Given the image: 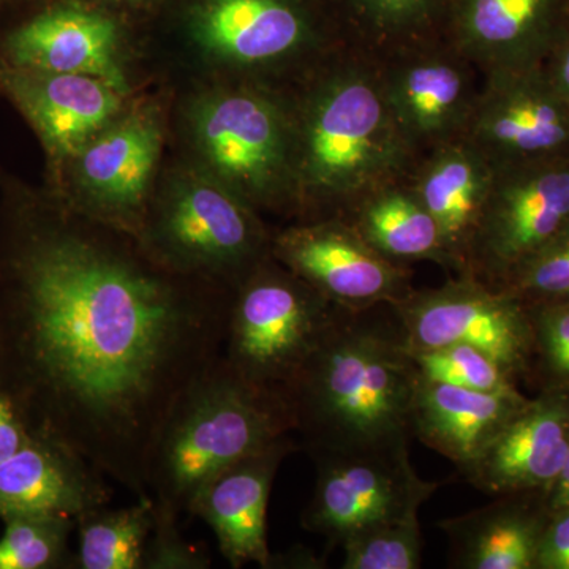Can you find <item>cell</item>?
Segmentation results:
<instances>
[{
	"label": "cell",
	"instance_id": "74e56055",
	"mask_svg": "<svg viewBox=\"0 0 569 569\" xmlns=\"http://www.w3.org/2000/svg\"><path fill=\"white\" fill-rule=\"evenodd\" d=\"M550 509L569 507V448L559 477L549 490Z\"/></svg>",
	"mask_w": 569,
	"mask_h": 569
},
{
	"label": "cell",
	"instance_id": "8d00e7d4",
	"mask_svg": "<svg viewBox=\"0 0 569 569\" xmlns=\"http://www.w3.org/2000/svg\"><path fill=\"white\" fill-rule=\"evenodd\" d=\"M325 560L317 557L316 553L310 552L306 548H293L282 556H272L269 560V567L271 568H305V569H320L325 568Z\"/></svg>",
	"mask_w": 569,
	"mask_h": 569
},
{
	"label": "cell",
	"instance_id": "ac0fdd59",
	"mask_svg": "<svg viewBox=\"0 0 569 569\" xmlns=\"http://www.w3.org/2000/svg\"><path fill=\"white\" fill-rule=\"evenodd\" d=\"M298 449L284 436L224 468L194 493L187 512L204 520L231 568L254 563L268 569V505L284 458Z\"/></svg>",
	"mask_w": 569,
	"mask_h": 569
},
{
	"label": "cell",
	"instance_id": "9c48e42d",
	"mask_svg": "<svg viewBox=\"0 0 569 569\" xmlns=\"http://www.w3.org/2000/svg\"><path fill=\"white\" fill-rule=\"evenodd\" d=\"M391 307L408 350L468 346L500 362L516 380H530L533 329L529 309L470 274L437 288H413Z\"/></svg>",
	"mask_w": 569,
	"mask_h": 569
},
{
	"label": "cell",
	"instance_id": "3957f363",
	"mask_svg": "<svg viewBox=\"0 0 569 569\" xmlns=\"http://www.w3.org/2000/svg\"><path fill=\"white\" fill-rule=\"evenodd\" d=\"M340 310L282 389L310 456L410 443L419 372L399 323Z\"/></svg>",
	"mask_w": 569,
	"mask_h": 569
},
{
	"label": "cell",
	"instance_id": "d6a6232c",
	"mask_svg": "<svg viewBox=\"0 0 569 569\" xmlns=\"http://www.w3.org/2000/svg\"><path fill=\"white\" fill-rule=\"evenodd\" d=\"M156 509V522L141 569H208L211 568V557L208 549L187 541L179 530L178 516Z\"/></svg>",
	"mask_w": 569,
	"mask_h": 569
},
{
	"label": "cell",
	"instance_id": "e575fe53",
	"mask_svg": "<svg viewBox=\"0 0 569 569\" xmlns=\"http://www.w3.org/2000/svg\"><path fill=\"white\" fill-rule=\"evenodd\" d=\"M29 437L31 433L28 427L21 421L7 396L0 391V462L20 451Z\"/></svg>",
	"mask_w": 569,
	"mask_h": 569
},
{
	"label": "cell",
	"instance_id": "836d02e7",
	"mask_svg": "<svg viewBox=\"0 0 569 569\" xmlns=\"http://www.w3.org/2000/svg\"><path fill=\"white\" fill-rule=\"evenodd\" d=\"M535 569H569V507L550 511Z\"/></svg>",
	"mask_w": 569,
	"mask_h": 569
},
{
	"label": "cell",
	"instance_id": "d590c367",
	"mask_svg": "<svg viewBox=\"0 0 569 569\" xmlns=\"http://www.w3.org/2000/svg\"><path fill=\"white\" fill-rule=\"evenodd\" d=\"M541 69L553 91L569 107V24L550 48Z\"/></svg>",
	"mask_w": 569,
	"mask_h": 569
},
{
	"label": "cell",
	"instance_id": "4fadbf2b",
	"mask_svg": "<svg viewBox=\"0 0 569 569\" xmlns=\"http://www.w3.org/2000/svg\"><path fill=\"white\" fill-rule=\"evenodd\" d=\"M271 254L347 312L392 306L413 291L410 266L378 254L342 217L284 228L272 234Z\"/></svg>",
	"mask_w": 569,
	"mask_h": 569
},
{
	"label": "cell",
	"instance_id": "f546056e",
	"mask_svg": "<svg viewBox=\"0 0 569 569\" xmlns=\"http://www.w3.org/2000/svg\"><path fill=\"white\" fill-rule=\"evenodd\" d=\"M0 538V569H48L70 567V518H14L6 520ZM74 568V563H73Z\"/></svg>",
	"mask_w": 569,
	"mask_h": 569
},
{
	"label": "cell",
	"instance_id": "ffe728a7",
	"mask_svg": "<svg viewBox=\"0 0 569 569\" xmlns=\"http://www.w3.org/2000/svg\"><path fill=\"white\" fill-rule=\"evenodd\" d=\"M111 490L102 471L78 452L31 436L0 462V518H70L107 507Z\"/></svg>",
	"mask_w": 569,
	"mask_h": 569
},
{
	"label": "cell",
	"instance_id": "7a4b0ae2",
	"mask_svg": "<svg viewBox=\"0 0 569 569\" xmlns=\"http://www.w3.org/2000/svg\"><path fill=\"white\" fill-rule=\"evenodd\" d=\"M283 92L293 126L299 222L343 216L362 194L410 173L417 162L388 110L372 56L347 44Z\"/></svg>",
	"mask_w": 569,
	"mask_h": 569
},
{
	"label": "cell",
	"instance_id": "cb8c5ba5",
	"mask_svg": "<svg viewBox=\"0 0 569 569\" xmlns=\"http://www.w3.org/2000/svg\"><path fill=\"white\" fill-rule=\"evenodd\" d=\"M516 392H482L419 376L411 432L463 470L529 402Z\"/></svg>",
	"mask_w": 569,
	"mask_h": 569
},
{
	"label": "cell",
	"instance_id": "9a60e30c",
	"mask_svg": "<svg viewBox=\"0 0 569 569\" xmlns=\"http://www.w3.org/2000/svg\"><path fill=\"white\" fill-rule=\"evenodd\" d=\"M160 148L162 129L151 110L114 119L92 138L74 157L82 216L137 236Z\"/></svg>",
	"mask_w": 569,
	"mask_h": 569
},
{
	"label": "cell",
	"instance_id": "e0dca14e",
	"mask_svg": "<svg viewBox=\"0 0 569 569\" xmlns=\"http://www.w3.org/2000/svg\"><path fill=\"white\" fill-rule=\"evenodd\" d=\"M569 448V392L542 389L462 475L490 497L548 492Z\"/></svg>",
	"mask_w": 569,
	"mask_h": 569
},
{
	"label": "cell",
	"instance_id": "1f68e13d",
	"mask_svg": "<svg viewBox=\"0 0 569 569\" xmlns=\"http://www.w3.org/2000/svg\"><path fill=\"white\" fill-rule=\"evenodd\" d=\"M527 309L533 329L530 380L539 391L569 392V302Z\"/></svg>",
	"mask_w": 569,
	"mask_h": 569
},
{
	"label": "cell",
	"instance_id": "52a82bcc",
	"mask_svg": "<svg viewBox=\"0 0 569 569\" xmlns=\"http://www.w3.org/2000/svg\"><path fill=\"white\" fill-rule=\"evenodd\" d=\"M340 310L271 254L234 288L224 361L250 383L282 395Z\"/></svg>",
	"mask_w": 569,
	"mask_h": 569
},
{
	"label": "cell",
	"instance_id": "4dcf8cb0",
	"mask_svg": "<svg viewBox=\"0 0 569 569\" xmlns=\"http://www.w3.org/2000/svg\"><path fill=\"white\" fill-rule=\"evenodd\" d=\"M500 290L526 307L569 302V227L520 266Z\"/></svg>",
	"mask_w": 569,
	"mask_h": 569
},
{
	"label": "cell",
	"instance_id": "5bb4252c",
	"mask_svg": "<svg viewBox=\"0 0 569 569\" xmlns=\"http://www.w3.org/2000/svg\"><path fill=\"white\" fill-rule=\"evenodd\" d=\"M466 137L496 170L569 156V107L541 67L482 74Z\"/></svg>",
	"mask_w": 569,
	"mask_h": 569
},
{
	"label": "cell",
	"instance_id": "7c38bea8",
	"mask_svg": "<svg viewBox=\"0 0 569 569\" xmlns=\"http://www.w3.org/2000/svg\"><path fill=\"white\" fill-rule=\"evenodd\" d=\"M377 63L388 110L418 156L466 137L482 74L451 41L408 48Z\"/></svg>",
	"mask_w": 569,
	"mask_h": 569
},
{
	"label": "cell",
	"instance_id": "2e32d148",
	"mask_svg": "<svg viewBox=\"0 0 569 569\" xmlns=\"http://www.w3.org/2000/svg\"><path fill=\"white\" fill-rule=\"evenodd\" d=\"M569 24V0H455L445 39L481 74L538 69Z\"/></svg>",
	"mask_w": 569,
	"mask_h": 569
},
{
	"label": "cell",
	"instance_id": "44dd1931",
	"mask_svg": "<svg viewBox=\"0 0 569 569\" xmlns=\"http://www.w3.org/2000/svg\"><path fill=\"white\" fill-rule=\"evenodd\" d=\"M11 66L54 73L88 74L127 92L114 21L74 3L51 7L7 39Z\"/></svg>",
	"mask_w": 569,
	"mask_h": 569
},
{
	"label": "cell",
	"instance_id": "ba28073f",
	"mask_svg": "<svg viewBox=\"0 0 569 569\" xmlns=\"http://www.w3.org/2000/svg\"><path fill=\"white\" fill-rule=\"evenodd\" d=\"M194 37L217 62L280 91L347 47L325 0H208Z\"/></svg>",
	"mask_w": 569,
	"mask_h": 569
},
{
	"label": "cell",
	"instance_id": "8fae6325",
	"mask_svg": "<svg viewBox=\"0 0 569 569\" xmlns=\"http://www.w3.org/2000/svg\"><path fill=\"white\" fill-rule=\"evenodd\" d=\"M317 482L302 512L306 530L332 546L359 531L419 511L438 482L419 478L408 445L313 456Z\"/></svg>",
	"mask_w": 569,
	"mask_h": 569
},
{
	"label": "cell",
	"instance_id": "30bf717a",
	"mask_svg": "<svg viewBox=\"0 0 569 569\" xmlns=\"http://www.w3.org/2000/svg\"><path fill=\"white\" fill-rule=\"evenodd\" d=\"M569 227V156L497 168L466 274L500 288Z\"/></svg>",
	"mask_w": 569,
	"mask_h": 569
},
{
	"label": "cell",
	"instance_id": "8992f818",
	"mask_svg": "<svg viewBox=\"0 0 569 569\" xmlns=\"http://www.w3.org/2000/svg\"><path fill=\"white\" fill-rule=\"evenodd\" d=\"M137 238L167 268L231 290L271 257L272 234L258 211L211 174L171 183Z\"/></svg>",
	"mask_w": 569,
	"mask_h": 569
},
{
	"label": "cell",
	"instance_id": "6da1fadb",
	"mask_svg": "<svg viewBox=\"0 0 569 569\" xmlns=\"http://www.w3.org/2000/svg\"><path fill=\"white\" fill-rule=\"evenodd\" d=\"M0 389L31 436L149 500L146 468L179 397L223 353L233 291L159 263L130 231L54 216L7 263Z\"/></svg>",
	"mask_w": 569,
	"mask_h": 569
},
{
	"label": "cell",
	"instance_id": "d4e9b609",
	"mask_svg": "<svg viewBox=\"0 0 569 569\" xmlns=\"http://www.w3.org/2000/svg\"><path fill=\"white\" fill-rule=\"evenodd\" d=\"M340 217L391 263L429 261L451 272L436 220L415 192L408 174L373 187Z\"/></svg>",
	"mask_w": 569,
	"mask_h": 569
},
{
	"label": "cell",
	"instance_id": "277c9868",
	"mask_svg": "<svg viewBox=\"0 0 569 569\" xmlns=\"http://www.w3.org/2000/svg\"><path fill=\"white\" fill-rule=\"evenodd\" d=\"M291 432L283 396L250 383L220 356L164 419L146 468L149 500L179 518L209 479Z\"/></svg>",
	"mask_w": 569,
	"mask_h": 569
},
{
	"label": "cell",
	"instance_id": "5b68a950",
	"mask_svg": "<svg viewBox=\"0 0 569 569\" xmlns=\"http://www.w3.org/2000/svg\"><path fill=\"white\" fill-rule=\"evenodd\" d=\"M190 129L209 174L254 211L298 216L293 126L280 89L241 81L194 103Z\"/></svg>",
	"mask_w": 569,
	"mask_h": 569
},
{
	"label": "cell",
	"instance_id": "603a6c76",
	"mask_svg": "<svg viewBox=\"0 0 569 569\" xmlns=\"http://www.w3.org/2000/svg\"><path fill=\"white\" fill-rule=\"evenodd\" d=\"M548 492L496 496L485 507L438 522L456 569H535L550 518Z\"/></svg>",
	"mask_w": 569,
	"mask_h": 569
},
{
	"label": "cell",
	"instance_id": "d6986e66",
	"mask_svg": "<svg viewBox=\"0 0 569 569\" xmlns=\"http://www.w3.org/2000/svg\"><path fill=\"white\" fill-rule=\"evenodd\" d=\"M0 88L29 119L48 151L74 159L121 111L122 93L99 78L21 67L0 69Z\"/></svg>",
	"mask_w": 569,
	"mask_h": 569
},
{
	"label": "cell",
	"instance_id": "7402d4cb",
	"mask_svg": "<svg viewBox=\"0 0 569 569\" xmlns=\"http://www.w3.org/2000/svg\"><path fill=\"white\" fill-rule=\"evenodd\" d=\"M496 168L467 137L418 157L408 181L436 220L455 276L466 274L468 252L488 203Z\"/></svg>",
	"mask_w": 569,
	"mask_h": 569
},
{
	"label": "cell",
	"instance_id": "4316f807",
	"mask_svg": "<svg viewBox=\"0 0 569 569\" xmlns=\"http://www.w3.org/2000/svg\"><path fill=\"white\" fill-rule=\"evenodd\" d=\"M107 507L91 509L77 519L80 550L74 568L141 569L156 522L152 500H138L127 508Z\"/></svg>",
	"mask_w": 569,
	"mask_h": 569
},
{
	"label": "cell",
	"instance_id": "83f0119b",
	"mask_svg": "<svg viewBox=\"0 0 569 569\" xmlns=\"http://www.w3.org/2000/svg\"><path fill=\"white\" fill-rule=\"evenodd\" d=\"M340 548L343 569H419L425 548L419 511L359 531Z\"/></svg>",
	"mask_w": 569,
	"mask_h": 569
},
{
	"label": "cell",
	"instance_id": "484cf974",
	"mask_svg": "<svg viewBox=\"0 0 569 569\" xmlns=\"http://www.w3.org/2000/svg\"><path fill=\"white\" fill-rule=\"evenodd\" d=\"M348 47L387 58L445 39L455 0H325Z\"/></svg>",
	"mask_w": 569,
	"mask_h": 569
},
{
	"label": "cell",
	"instance_id": "f1b7e54d",
	"mask_svg": "<svg viewBox=\"0 0 569 569\" xmlns=\"http://www.w3.org/2000/svg\"><path fill=\"white\" fill-rule=\"evenodd\" d=\"M419 376L482 392L520 391L519 381L485 351L468 346L410 350Z\"/></svg>",
	"mask_w": 569,
	"mask_h": 569
}]
</instances>
